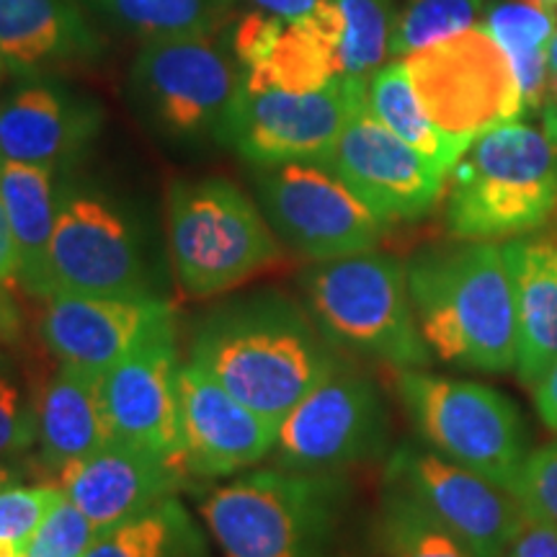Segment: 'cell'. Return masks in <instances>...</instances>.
Segmentation results:
<instances>
[{
  "mask_svg": "<svg viewBox=\"0 0 557 557\" xmlns=\"http://www.w3.org/2000/svg\"><path fill=\"white\" fill-rule=\"evenodd\" d=\"M341 359L308 308L278 292L227 299L199 320L191 336L194 364L276 423Z\"/></svg>",
  "mask_w": 557,
  "mask_h": 557,
  "instance_id": "1",
  "label": "cell"
},
{
  "mask_svg": "<svg viewBox=\"0 0 557 557\" xmlns=\"http://www.w3.org/2000/svg\"><path fill=\"white\" fill-rule=\"evenodd\" d=\"M406 274L434 359L483 374L517 369V297L504 243L451 238L410 256Z\"/></svg>",
  "mask_w": 557,
  "mask_h": 557,
  "instance_id": "2",
  "label": "cell"
},
{
  "mask_svg": "<svg viewBox=\"0 0 557 557\" xmlns=\"http://www.w3.org/2000/svg\"><path fill=\"white\" fill-rule=\"evenodd\" d=\"M346 472L250 470L199 500L222 557H354Z\"/></svg>",
  "mask_w": 557,
  "mask_h": 557,
  "instance_id": "3",
  "label": "cell"
},
{
  "mask_svg": "<svg viewBox=\"0 0 557 557\" xmlns=\"http://www.w3.org/2000/svg\"><path fill=\"white\" fill-rule=\"evenodd\" d=\"M444 222L455 240H511L557 222V139L504 122L470 143L447 173Z\"/></svg>",
  "mask_w": 557,
  "mask_h": 557,
  "instance_id": "4",
  "label": "cell"
},
{
  "mask_svg": "<svg viewBox=\"0 0 557 557\" xmlns=\"http://www.w3.org/2000/svg\"><path fill=\"white\" fill-rule=\"evenodd\" d=\"M305 308L338 351L393 369H426L434 354L418 329L406 263L377 248L312 261L299 276Z\"/></svg>",
  "mask_w": 557,
  "mask_h": 557,
  "instance_id": "5",
  "label": "cell"
},
{
  "mask_svg": "<svg viewBox=\"0 0 557 557\" xmlns=\"http://www.w3.org/2000/svg\"><path fill=\"white\" fill-rule=\"evenodd\" d=\"M395 393L429 449L517 491L534 447L527 418L508 395L485 382L426 369H395Z\"/></svg>",
  "mask_w": 557,
  "mask_h": 557,
  "instance_id": "6",
  "label": "cell"
},
{
  "mask_svg": "<svg viewBox=\"0 0 557 557\" xmlns=\"http://www.w3.org/2000/svg\"><path fill=\"white\" fill-rule=\"evenodd\" d=\"M246 90V70L214 32L143 41L129 94L143 120L178 145L225 143Z\"/></svg>",
  "mask_w": 557,
  "mask_h": 557,
  "instance_id": "7",
  "label": "cell"
},
{
  "mask_svg": "<svg viewBox=\"0 0 557 557\" xmlns=\"http://www.w3.org/2000/svg\"><path fill=\"white\" fill-rule=\"evenodd\" d=\"M165 220L173 269L194 297L240 287L282 259L261 207L227 178L173 181Z\"/></svg>",
  "mask_w": 557,
  "mask_h": 557,
  "instance_id": "8",
  "label": "cell"
},
{
  "mask_svg": "<svg viewBox=\"0 0 557 557\" xmlns=\"http://www.w3.org/2000/svg\"><path fill=\"white\" fill-rule=\"evenodd\" d=\"M50 289V297H156L137 222L114 197L86 181L60 184Z\"/></svg>",
  "mask_w": 557,
  "mask_h": 557,
  "instance_id": "9",
  "label": "cell"
},
{
  "mask_svg": "<svg viewBox=\"0 0 557 557\" xmlns=\"http://www.w3.org/2000/svg\"><path fill=\"white\" fill-rule=\"evenodd\" d=\"M400 60L431 122L462 150L483 132L524 116L511 60L483 24Z\"/></svg>",
  "mask_w": 557,
  "mask_h": 557,
  "instance_id": "10",
  "label": "cell"
},
{
  "mask_svg": "<svg viewBox=\"0 0 557 557\" xmlns=\"http://www.w3.org/2000/svg\"><path fill=\"white\" fill-rule=\"evenodd\" d=\"M389 410L377 382L341 359L278 423V468L346 472L389 457Z\"/></svg>",
  "mask_w": 557,
  "mask_h": 557,
  "instance_id": "11",
  "label": "cell"
},
{
  "mask_svg": "<svg viewBox=\"0 0 557 557\" xmlns=\"http://www.w3.org/2000/svg\"><path fill=\"white\" fill-rule=\"evenodd\" d=\"M263 218L308 261L372 250L387 225L323 163H276L253 173Z\"/></svg>",
  "mask_w": 557,
  "mask_h": 557,
  "instance_id": "12",
  "label": "cell"
},
{
  "mask_svg": "<svg viewBox=\"0 0 557 557\" xmlns=\"http://www.w3.org/2000/svg\"><path fill=\"white\" fill-rule=\"evenodd\" d=\"M367 83L338 78L310 90L246 86L222 145L253 169L320 163L367 101Z\"/></svg>",
  "mask_w": 557,
  "mask_h": 557,
  "instance_id": "13",
  "label": "cell"
},
{
  "mask_svg": "<svg viewBox=\"0 0 557 557\" xmlns=\"http://www.w3.org/2000/svg\"><path fill=\"white\" fill-rule=\"evenodd\" d=\"M385 480L429 508L475 557H504L527 517L511 491L418 444L389 451Z\"/></svg>",
  "mask_w": 557,
  "mask_h": 557,
  "instance_id": "14",
  "label": "cell"
},
{
  "mask_svg": "<svg viewBox=\"0 0 557 557\" xmlns=\"http://www.w3.org/2000/svg\"><path fill=\"white\" fill-rule=\"evenodd\" d=\"M320 163L344 181L387 227L416 222L444 199L447 173L393 135L367 107L354 111Z\"/></svg>",
  "mask_w": 557,
  "mask_h": 557,
  "instance_id": "15",
  "label": "cell"
},
{
  "mask_svg": "<svg viewBox=\"0 0 557 557\" xmlns=\"http://www.w3.org/2000/svg\"><path fill=\"white\" fill-rule=\"evenodd\" d=\"M178 369L173 320L101 374V406L111 442L184 462Z\"/></svg>",
  "mask_w": 557,
  "mask_h": 557,
  "instance_id": "16",
  "label": "cell"
},
{
  "mask_svg": "<svg viewBox=\"0 0 557 557\" xmlns=\"http://www.w3.org/2000/svg\"><path fill=\"white\" fill-rule=\"evenodd\" d=\"M181 444L191 478H233L274 455L278 423L235 400L194 361L178 369Z\"/></svg>",
  "mask_w": 557,
  "mask_h": 557,
  "instance_id": "17",
  "label": "cell"
},
{
  "mask_svg": "<svg viewBox=\"0 0 557 557\" xmlns=\"http://www.w3.org/2000/svg\"><path fill=\"white\" fill-rule=\"evenodd\" d=\"M173 320L176 312L160 297L54 295L45 299L41 338L58 364L81 369L101 380L109 367Z\"/></svg>",
  "mask_w": 557,
  "mask_h": 557,
  "instance_id": "18",
  "label": "cell"
},
{
  "mask_svg": "<svg viewBox=\"0 0 557 557\" xmlns=\"http://www.w3.org/2000/svg\"><path fill=\"white\" fill-rule=\"evenodd\" d=\"M101 129L99 103L54 81L29 78L0 103V158L62 171Z\"/></svg>",
  "mask_w": 557,
  "mask_h": 557,
  "instance_id": "19",
  "label": "cell"
},
{
  "mask_svg": "<svg viewBox=\"0 0 557 557\" xmlns=\"http://www.w3.org/2000/svg\"><path fill=\"white\" fill-rule=\"evenodd\" d=\"M191 475L184 462L152 451L109 444L62 470L58 485L86 513L96 532L111 529L160 500L178 496Z\"/></svg>",
  "mask_w": 557,
  "mask_h": 557,
  "instance_id": "20",
  "label": "cell"
},
{
  "mask_svg": "<svg viewBox=\"0 0 557 557\" xmlns=\"http://www.w3.org/2000/svg\"><path fill=\"white\" fill-rule=\"evenodd\" d=\"M103 52L78 0H0V58L18 78L81 65Z\"/></svg>",
  "mask_w": 557,
  "mask_h": 557,
  "instance_id": "21",
  "label": "cell"
},
{
  "mask_svg": "<svg viewBox=\"0 0 557 557\" xmlns=\"http://www.w3.org/2000/svg\"><path fill=\"white\" fill-rule=\"evenodd\" d=\"M517 297V377L527 389L557 361V222L504 240Z\"/></svg>",
  "mask_w": 557,
  "mask_h": 557,
  "instance_id": "22",
  "label": "cell"
},
{
  "mask_svg": "<svg viewBox=\"0 0 557 557\" xmlns=\"http://www.w3.org/2000/svg\"><path fill=\"white\" fill-rule=\"evenodd\" d=\"M111 434L101 406L99 377L62 367L37 398V451L47 475L109 447Z\"/></svg>",
  "mask_w": 557,
  "mask_h": 557,
  "instance_id": "23",
  "label": "cell"
},
{
  "mask_svg": "<svg viewBox=\"0 0 557 557\" xmlns=\"http://www.w3.org/2000/svg\"><path fill=\"white\" fill-rule=\"evenodd\" d=\"M58 171L0 158V205L18 253V282L50 299V246L58 222Z\"/></svg>",
  "mask_w": 557,
  "mask_h": 557,
  "instance_id": "24",
  "label": "cell"
},
{
  "mask_svg": "<svg viewBox=\"0 0 557 557\" xmlns=\"http://www.w3.org/2000/svg\"><path fill=\"white\" fill-rule=\"evenodd\" d=\"M312 18L331 41L338 78L367 83L393 58L398 16L389 0H320Z\"/></svg>",
  "mask_w": 557,
  "mask_h": 557,
  "instance_id": "25",
  "label": "cell"
},
{
  "mask_svg": "<svg viewBox=\"0 0 557 557\" xmlns=\"http://www.w3.org/2000/svg\"><path fill=\"white\" fill-rule=\"evenodd\" d=\"M517 73L524 116L540 114L547 96V54L557 34V5L547 0H500L480 21Z\"/></svg>",
  "mask_w": 557,
  "mask_h": 557,
  "instance_id": "26",
  "label": "cell"
},
{
  "mask_svg": "<svg viewBox=\"0 0 557 557\" xmlns=\"http://www.w3.org/2000/svg\"><path fill=\"white\" fill-rule=\"evenodd\" d=\"M86 557H209L207 537L178 496L96 534Z\"/></svg>",
  "mask_w": 557,
  "mask_h": 557,
  "instance_id": "27",
  "label": "cell"
},
{
  "mask_svg": "<svg viewBox=\"0 0 557 557\" xmlns=\"http://www.w3.org/2000/svg\"><path fill=\"white\" fill-rule=\"evenodd\" d=\"M367 107L393 135H398L410 148L434 160L444 173H449L451 165L462 158L465 150L431 122L421 99H418L406 62L400 58L382 65L369 78Z\"/></svg>",
  "mask_w": 557,
  "mask_h": 557,
  "instance_id": "28",
  "label": "cell"
},
{
  "mask_svg": "<svg viewBox=\"0 0 557 557\" xmlns=\"http://www.w3.org/2000/svg\"><path fill=\"white\" fill-rule=\"evenodd\" d=\"M374 557H475L429 508L385 480L369 527Z\"/></svg>",
  "mask_w": 557,
  "mask_h": 557,
  "instance_id": "29",
  "label": "cell"
},
{
  "mask_svg": "<svg viewBox=\"0 0 557 557\" xmlns=\"http://www.w3.org/2000/svg\"><path fill=\"white\" fill-rule=\"evenodd\" d=\"M78 3L143 41L214 32L225 9V0H78Z\"/></svg>",
  "mask_w": 557,
  "mask_h": 557,
  "instance_id": "30",
  "label": "cell"
},
{
  "mask_svg": "<svg viewBox=\"0 0 557 557\" xmlns=\"http://www.w3.org/2000/svg\"><path fill=\"white\" fill-rule=\"evenodd\" d=\"M485 0H406L393 37V58L423 50L480 24Z\"/></svg>",
  "mask_w": 557,
  "mask_h": 557,
  "instance_id": "31",
  "label": "cell"
},
{
  "mask_svg": "<svg viewBox=\"0 0 557 557\" xmlns=\"http://www.w3.org/2000/svg\"><path fill=\"white\" fill-rule=\"evenodd\" d=\"M65 491L58 483L11 485L0 491V545L24 549Z\"/></svg>",
  "mask_w": 557,
  "mask_h": 557,
  "instance_id": "32",
  "label": "cell"
},
{
  "mask_svg": "<svg viewBox=\"0 0 557 557\" xmlns=\"http://www.w3.org/2000/svg\"><path fill=\"white\" fill-rule=\"evenodd\" d=\"M96 534L99 532L86 519V513L67 496H62L18 557H86Z\"/></svg>",
  "mask_w": 557,
  "mask_h": 557,
  "instance_id": "33",
  "label": "cell"
},
{
  "mask_svg": "<svg viewBox=\"0 0 557 557\" xmlns=\"http://www.w3.org/2000/svg\"><path fill=\"white\" fill-rule=\"evenodd\" d=\"M37 444V400H29L9 361L0 357V459Z\"/></svg>",
  "mask_w": 557,
  "mask_h": 557,
  "instance_id": "34",
  "label": "cell"
},
{
  "mask_svg": "<svg viewBox=\"0 0 557 557\" xmlns=\"http://www.w3.org/2000/svg\"><path fill=\"white\" fill-rule=\"evenodd\" d=\"M513 496L529 517L557 529V442L532 449Z\"/></svg>",
  "mask_w": 557,
  "mask_h": 557,
  "instance_id": "35",
  "label": "cell"
},
{
  "mask_svg": "<svg viewBox=\"0 0 557 557\" xmlns=\"http://www.w3.org/2000/svg\"><path fill=\"white\" fill-rule=\"evenodd\" d=\"M504 557H557V529L527 513Z\"/></svg>",
  "mask_w": 557,
  "mask_h": 557,
  "instance_id": "36",
  "label": "cell"
},
{
  "mask_svg": "<svg viewBox=\"0 0 557 557\" xmlns=\"http://www.w3.org/2000/svg\"><path fill=\"white\" fill-rule=\"evenodd\" d=\"M9 287L11 284H0V348L16 346L24 336V315Z\"/></svg>",
  "mask_w": 557,
  "mask_h": 557,
  "instance_id": "37",
  "label": "cell"
},
{
  "mask_svg": "<svg viewBox=\"0 0 557 557\" xmlns=\"http://www.w3.org/2000/svg\"><path fill=\"white\" fill-rule=\"evenodd\" d=\"M227 3H235V0H225ZM246 3L250 11H261L269 13V16L276 18H287V21H299V18H308L320 0H240Z\"/></svg>",
  "mask_w": 557,
  "mask_h": 557,
  "instance_id": "38",
  "label": "cell"
},
{
  "mask_svg": "<svg viewBox=\"0 0 557 557\" xmlns=\"http://www.w3.org/2000/svg\"><path fill=\"white\" fill-rule=\"evenodd\" d=\"M534 406L545 426L557 436V361L547 369L545 377H542L532 389Z\"/></svg>",
  "mask_w": 557,
  "mask_h": 557,
  "instance_id": "39",
  "label": "cell"
},
{
  "mask_svg": "<svg viewBox=\"0 0 557 557\" xmlns=\"http://www.w3.org/2000/svg\"><path fill=\"white\" fill-rule=\"evenodd\" d=\"M13 278L18 282V253L3 205H0V284H11Z\"/></svg>",
  "mask_w": 557,
  "mask_h": 557,
  "instance_id": "40",
  "label": "cell"
},
{
  "mask_svg": "<svg viewBox=\"0 0 557 557\" xmlns=\"http://www.w3.org/2000/svg\"><path fill=\"white\" fill-rule=\"evenodd\" d=\"M18 478H21V470L16 465H13L11 459H0V491H5V487L11 485H18Z\"/></svg>",
  "mask_w": 557,
  "mask_h": 557,
  "instance_id": "41",
  "label": "cell"
},
{
  "mask_svg": "<svg viewBox=\"0 0 557 557\" xmlns=\"http://www.w3.org/2000/svg\"><path fill=\"white\" fill-rule=\"evenodd\" d=\"M21 555V549H16V547H5V545H0V557H18Z\"/></svg>",
  "mask_w": 557,
  "mask_h": 557,
  "instance_id": "42",
  "label": "cell"
},
{
  "mask_svg": "<svg viewBox=\"0 0 557 557\" xmlns=\"http://www.w3.org/2000/svg\"><path fill=\"white\" fill-rule=\"evenodd\" d=\"M3 67H5V65H3V58H0V75H3Z\"/></svg>",
  "mask_w": 557,
  "mask_h": 557,
  "instance_id": "43",
  "label": "cell"
},
{
  "mask_svg": "<svg viewBox=\"0 0 557 557\" xmlns=\"http://www.w3.org/2000/svg\"><path fill=\"white\" fill-rule=\"evenodd\" d=\"M547 3H555L557 5V0H547Z\"/></svg>",
  "mask_w": 557,
  "mask_h": 557,
  "instance_id": "44",
  "label": "cell"
}]
</instances>
